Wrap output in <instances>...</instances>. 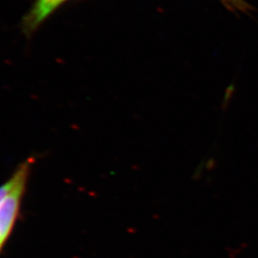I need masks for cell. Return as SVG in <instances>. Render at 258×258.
Listing matches in <instances>:
<instances>
[{"instance_id":"cell-1","label":"cell","mask_w":258,"mask_h":258,"mask_svg":"<svg viewBox=\"0 0 258 258\" xmlns=\"http://www.w3.org/2000/svg\"><path fill=\"white\" fill-rule=\"evenodd\" d=\"M31 166V159L19 166L17 169V183L8 195L0 202V248L5 240L8 238L18 216L20 200L24 192Z\"/></svg>"},{"instance_id":"cell-2","label":"cell","mask_w":258,"mask_h":258,"mask_svg":"<svg viewBox=\"0 0 258 258\" xmlns=\"http://www.w3.org/2000/svg\"><path fill=\"white\" fill-rule=\"evenodd\" d=\"M66 1L67 0H36L22 19L21 28L23 32L26 35L36 32L37 28Z\"/></svg>"},{"instance_id":"cell-3","label":"cell","mask_w":258,"mask_h":258,"mask_svg":"<svg viewBox=\"0 0 258 258\" xmlns=\"http://www.w3.org/2000/svg\"><path fill=\"white\" fill-rule=\"evenodd\" d=\"M220 1L224 4L225 7L233 12L247 13L251 9V7L244 0H220Z\"/></svg>"},{"instance_id":"cell-4","label":"cell","mask_w":258,"mask_h":258,"mask_svg":"<svg viewBox=\"0 0 258 258\" xmlns=\"http://www.w3.org/2000/svg\"><path fill=\"white\" fill-rule=\"evenodd\" d=\"M17 180H18V174H17V171L14 173V175L11 177L9 181H7L4 184H2L0 186V202L8 195L10 191L14 188L15 184L17 183Z\"/></svg>"}]
</instances>
